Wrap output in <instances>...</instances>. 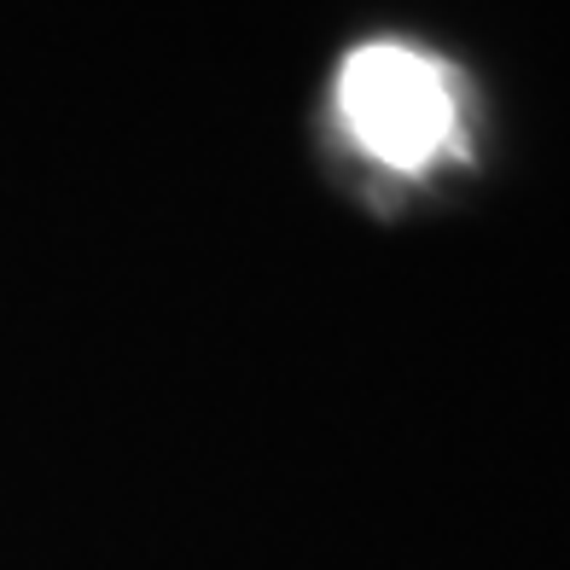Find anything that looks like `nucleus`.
<instances>
[{"label": "nucleus", "instance_id": "1", "mask_svg": "<svg viewBox=\"0 0 570 570\" xmlns=\"http://www.w3.org/2000/svg\"><path fill=\"white\" fill-rule=\"evenodd\" d=\"M338 106L355 128V140L373 151L379 164L396 169H425L454 146V94L443 70H431L407 47H367L344 65Z\"/></svg>", "mask_w": 570, "mask_h": 570}]
</instances>
